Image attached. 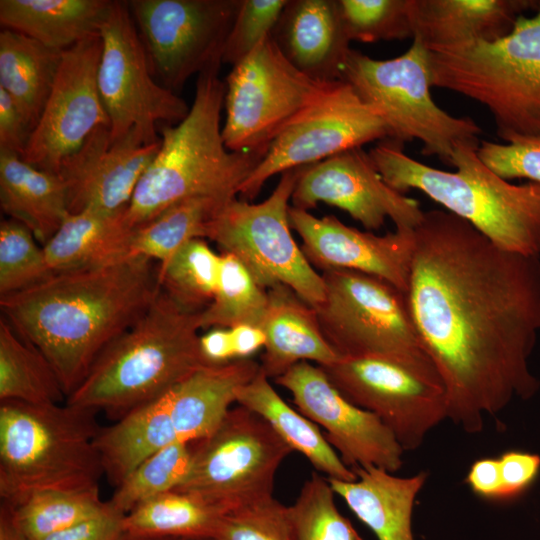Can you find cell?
Returning <instances> with one entry per match:
<instances>
[{"mask_svg": "<svg viewBox=\"0 0 540 540\" xmlns=\"http://www.w3.org/2000/svg\"><path fill=\"white\" fill-rule=\"evenodd\" d=\"M477 154L493 172L508 181L527 179L540 184V138L518 137L508 143L483 140Z\"/></svg>", "mask_w": 540, "mask_h": 540, "instance_id": "45", "label": "cell"}, {"mask_svg": "<svg viewBox=\"0 0 540 540\" xmlns=\"http://www.w3.org/2000/svg\"><path fill=\"white\" fill-rule=\"evenodd\" d=\"M271 38L303 74L322 82L341 80L351 41L338 0H287Z\"/></svg>", "mask_w": 540, "mask_h": 540, "instance_id": "22", "label": "cell"}, {"mask_svg": "<svg viewBox=\"0 0 540 540\" xmlns=\"http://www.w3.org/2000/svg\"><path fill=\"white\" fill-rule=\"evenodd\" d=\"M325 203L347 212L366 231L389 218L396 229L414 230L424 211L419 202L390 187L362 147L304 166L292 193V207L309 211Z\"/></svg>", "mask_w": 540, "mask_h": 540, "instance_id": "19", "label": "cell"}, {"mask_svg": "<svg viewBox=\"0 0 540 540\" xmlns=\"http://www.w3.org/2000/svg\"><path fill=\"white\" fill-rule=\"evenodd\" d=\"M322 369L346 399L376 415L404 451L419 448L428 433L448 418L440 377L402 360L379 355L340 357Z\"/></svg>", "mask_w": 540, "mask_h": 540, "instance_id": "14", "label": "cell"}, {"mask_svg": "<svg viewBox=\"0 0 540 540\" xmlns=\"http://www.w3.org/2000/svg\"><path fill=\"white\" fill-rule=\"evenodd\" d=\"M260 371L252 358L204 365L164 394L178 439L193 442L211 435L236 402L239 390Z\"/></svg>", "mask_w": 540, "mask_h": 540, "instance_id": "23", "label": "cell"}, {"mask_svg": "<svg viewBox=\"0 0 540 540\" xmlns=\"http://www.w3.org/2000/svg\"><path fill=\"white\" fill-rule=\"evenodd\" d=\"M222 61L202 71L187 116L179 123L160 125V148L140 179L125 211L137 227L172 205L206 197L227 202L267 151L233 152L222 137L221 111L225 82L219 78Z\"/></svg>", "mask_w": 540, "mask_h": 540, "instance_id": "3", "label": "cell"}, {"mask_svg": "<svg viewBox=\"0 0 540 540\" xmlns=\"http://www.w3.org/2000/svg\"><path fill=\"white\" fill-rule=\"evenodd\" d=\"M221 253L204 238L182 245L167 261L158 263L160 288L182 309L197 313L211 302L220 271Z\"/></svg>", "mask_w": 540, "mask_h": 540, "instance_id": "37", "label": "cell"}, {"mask_svg": "<svg viewBox=\"0 0 540 540\" xmlns=\"http://www.w3.org/2000/svg\"><path fill=\"white\" fill-rule=\"evenodd\" d=\"M428 50L433 87L486 107L504 143L540 138V1L534 15L519 16L498 40Z\"/></svg>", "mask_w": 540, "mask_h": 540, "instance_id": "7", "label": "cell"}, {"mask_svg": "<svg viewBox=\"0 0 540 540\" xmlns=\"http://www.w3.org/2000/svg\"><path fill=\"white\" fill-rule=\"evenodd\" d=\"M356 479H328L356 515L378 540H414L411 519L415 499L425 485L428 473L398 477L377 467H358Z\"/></svg>", "mask_w": 540, "mask_h": 540, "instance_id": "26", "label": "cell"}, {"mask_svg": "<svg viewBox=\"0 0 540 540\" xmlns=\"http://www.w3.org/2000/svg\"><path fill=\"white\" fill-rule=\"evenodd\" d=\"M406 297L445 387L448 418L481 432L539 381L529 358L540 333V257L505 250L447 210L414 229Z\"/></svg>", "mask_w": 540, "mask_h": 540, "instance_id": "1", "label": "cell"}, {"mask_svg": "<svg viewBox=\"0 0 540 540\" xmlns=\"http://www.w3.org/2000/svg\"><path fill=\"white\" fill-rule=\"evenodd\" d=\"M160 291L158 263L144 257L57 272L0 296L2 316L49 361L68 397L102 351Z\"/></svg>", "mask_w": 540, "mask_h": 540, "instance_id": "2", "label": "cell"}, {"mask_svg": "<svg viewBox=\"0 0 540 540\" xmlns=\"http://www.w3.org/2000/svg\"><path fill=\"white\" fill-rule=\"evenodd\" d=\"M502 480V500H511L525 493L540 473L538 454L510 450L498 458Z\"/></svg>", "mask_w": 540, "mask_h": 540, "instance_id": "46", "label": "cell"}, {"mask_svg": "<svg viewBox=\"0 0 540 540\" xmlns=\"http://www.w3.org/2000/svg\"><path fill=\"white\" fill-rule=\"evenodd\" d=\"M160 145L161 138L146 143L137 130L112 140L109 125L98 126L57 172L67 187L69 212L126 210Z\"/></svg>", "mask_w": 540, "mask_h": 540, "instance_id": "20", "label": "cell"}, {"mask_svg": "<svg viewBox=\"0 0 540 540\" xmlns=\"http://www.w3.org/2000/svg\"><path fill=\"white\" fill-rule=\"evenodd\" d=\"M122 540H216V539L207 538V537L130 535V534L125 533Z\"/></svg>", "mask_w": 540, "mask_h": 540, "instance_id": "53", "label": "cell"}, {"mask_svg": "<svg viewBox=\"0 0 540 540\" xmlns=\"http://www.w3.org/2000/svg\"><path fill=\"white\" fill-rule=\"evenodd\" d=\"M5 503L30 540H41L69 529L97 517L108 508V501L101 499L99 488L38 491L16 503Z\"/></svg>", "mask_w": 540, "mask_h": 540, "instance_id": "36", "label": "cell"}, {"mask_svg": "<svg viewBox=\"0 0 540 540\" xmlns=\"http://www.w3.org/2000/svg\"><path fill=\"white\" fill-rule=\"evenodd\" d=\"M236 402L262 417L293 451L305 456L328 479L353 481L357 478L328 443L317 424L288 405L261 368L239 390Z\"/></svg>", "mask_w": 540, "mask_h": 540, "instance_id": "31", "label": "cell"}, {"mask_svg": "<svg viewBox=\"0 0 540 540\" xmlns=\"http://www.w3.org/2000/svg\"><path fill=\"white\" fill-rule=\"evenodd\" d=\"M43 246L22 223H0V296L28 289L52 275Z\"/></svg>", "mask_w": 540, "mask_h": 540, "instance_id": "41", "label": "cell"}, {"mask_svg": "<svg viewBox=\"0 0 540 540\" xmlns=\"http://www.w3.org/2000/svg\"><path fill=\"white\" fill-rule=\"evenodd\" d=\"M292 451L262 417L238 405L211 435L193 441L188 475L173 490L227 514L273 497L276 472Z\"/></svg>", "mask_w": 540, "mask_h": 540, "instance_id": "11", "label": "cell"}, {"mask_svg": "<svg viewBox=\"0 0 540 540\" xmlns=\"http://www.w3.org/2000/svg\"><path fill=\"white\" fill-rule=\"evenodd\" d=\"M384 139H388V129L381 117L350 84L336 81L270 143L238 195L253 200L276 174Z\"/></svg>", "mask_w": 540, "mask_h": 540, "instance_id": "16", "label": "cell"}, {"mask_svg": "<svg viewBox=\"0 0 540 540\" xmlns=\"http://www.w3.org/2000/svg\"><path fill=\"white\" fill-rule=\"evenodd\" d=\"M304 166L281 174L273 192L252 204L233 198L205 226V239L235 256L264 289L283 284L312 307L323 302L325 285L291 233L289 202Z\"/></svg>", "mask_w": 540, "mask_h": 540, "instance_id": "10", "label": "cell"}, {"mask_svg": "<svg viewBox=\"0 0 540 540\" xmlns=\"http://www.w3.org/2000/svg\"><path fill=\"white\" fill-rule=\"evenodd\" d=\"M63 51L15 31L0 32V87L12 98L32 131L52 90Z\"/></svg>", "mask_w": 540, "mask_h": 540, "instance_id": "32", "label": "cell"}, {"mask_svg": "<svg viewBox=\"0 0 540 540\" xmlns=\"http://www.w3.org/2000/svg\"><path fill=\"white\" fill-rule=\"evenodd\" d=\"M267 296L260 368L268 378L281 376L301 361L325 367L340 358L326 340L315 309L294 290L278 284L267 289Z\"/></svg>", "mask_w": 540, "mask_h": 540, "instance_id": "25", "label": "cell"}, {"mask_svg": "<svg viewBox=\"0 0 540 540\" xmlns=\"http://www.w3.org/2000/svg\"><path fill=\"white\" fill-rule=\"evenodd\" d=\"M102 52L100 35L62 53L52 90L33 130L23 160L57 173L100 125H109L98 89Z\"/></svg>", "mask_w": 540, "mask_h": 540, "instance_id": "17", "label": "cell"}, {"mask_svg": "<svg viewBox=\"0 0 540 540\" xmlns=\"http://www.w3.org/2000/svg\"><path fill=\"white\" fill-rule=\"evenodd\" d=\"M230 329L235 359L251 358L264 348L266 337L260 327L240 325Z\"/></svg>", "mask_w": 540, "mask_h": 540, "instance_id": "51", "label": "cell"}, {"mask_svg": "<svg viewBox=\"0 0 540 540\" xmlns=\"http://www.w3.org/2000/svg\"><path fill=\"white\" fill-rule=\"evenodd\" d=\"M320 274L325 298L313 308L326 340L340 357L387 356L439 376L405 292L360 271L325 269Z\"/></svg>", "mask_w": 540, "mask_h": 540, "instance_id": "9", "label": "cell"}, {"mask_svg": "<svg viewBox=\"0 0 540 540\" xmlns=\"http://www.w3.org/2000/svg\"><path fill=\"white\" fill-rule=\"evenodd\" d=\"M128 7L154 77L177 93L221 54L241 0H132Z\"/></svg>", "mask_w": 540, "mask_h": 540, "instance_id": "15", "label": "cell"}, {"mask_svg": "<svg viewBox=\"0 0 540 540\" xmlns=\"http://www.w3.org/2000/svg\"><path fill=\"white\" fill-rule=\"evenodd\" d=\"M200 312L180 308L161 288L144 313L98 356L69 405L118 420L207 365Z\"/></svg>", "mask_w": 540, "mask_h": 540, "instance_id": "5", "label": "cell"}, {"mask_svg": "<svg viewBox=\"0 0 540 540\" xmlns=\"http://www.w3.org/2000/svg\"><path fill=\"white\" fill-rule=\"evenodd\" d=\"M125 211L70 213L43 245L50 270L57 273L107 266L131 258L134 227L127 222Z\"/></svg>", "mask_w": 540, "mask_h": 540, "instance_id": "28", "label": "cell"}, {"mask_svg": "<svg viewBox=\"0 0 540 540\" xmlns=\"http://www.w3.org/2000/svg\"><path fill=\"white\" fill-rule=\"evenodd\" d=\"M0 540H30L14 520L10 506L0 504Z\"/></svg>", "mask_w": 540, "mask_h": 540, "instance_id": "52", "label": "cell"}, {"mask_svg": "<svg viewBox=\"0 0 540 540\" xmlns=\"http://www.w3.org/2000/svg\"><path fill=\"white\" fill-rule=\"evenodd\" d=\"M224 515L193 495L170 490L135 506L122 523L130 535L216 538Z\"/></svg>", "mask_w": 540, "mask_h": 540, "instance_id": "34", "label": "cell"}, {"mask_svg": "<svg viewBox=\"0 0 540 540\" xmlns=\"http://www.w3.org/2000/svg\"><path fill=\"white\" fill-rule=\"evenodd\" d=\"M32 132L12 98L0 87V150L23 158Z\"/></svg>", "mask_w": 540, "mask_h": 540, "instance_id": "47", "label": "cell"}, {"mask_svg": "<svg viewBox=\"0 0 540 540\" xmlns=\"http://www.w3.org/2000/svg\"><path fill=\"white\" fill-rule=\"evenodd\" d=\"M200 351L207 364L235 360L229 328H211L200 335Z\"/></svg>", "mask_w": 540, "mask_h": 540, "instance_id": "50", "label": "cell"}, {"mask_svg": "<svg viewBox=\"0 0 540 540\" xmlns=\"http://www.w3.org/2000/svg\"><path fill=\"white\" fill-rule=\"evenodd\" d=\"M67 396L44 355L0 318V401L62 404Z\"/></svg>", "mask_w": 540, "mask_h": 540, "instance_id": "33", "label": "cell"}, {"mask_svg": "<svg viewBox=\"0 0 540 540\" xmlns=\"http://www.w3.org/2000/svg\"><path fill=\"white\" fill-rule=\"evenodd\" d=\"M268 305L262 288L233 255L221 253L217 286L210 304L200 312L201 329L260 327Z\"/></svg>", "mask_w": 540, "mask_h": 540, "instance_id": "38", "label": "cell"}, {"mask_svg": "<svg viewBox=\"0 0 540 540\" xmlns=\"http://www.w3.org/2000/svg\"><path fill=\"white\" fill-rule=\"evenodd\" d=\"M341 80L381 117L388 139L403 145L418 140L425 156L451 165L457 143L480 142L482 129L472 118L455 117L435 103L429 50L417 37L391 59H374L351 49Z\"/></svg>", "mask_w": 540, "mask_h": 540, "instance_id": "8", "label": "cell"}, {"mask_svg": "<svg viewBox=\"0 0 540 540\" xmlns=\"http://www.w3.org/2000/svg\"><path fill=\"white\" fill-rule=\"evenodd\" d=\"M289 223L301 238V250L321 271L350 269L386 280L406 293L414 247V230L385 235L361 231L336 216L318 218L290 206Z\"/></svg>", "mask_w": 540, "mask_h": 540, "instance_id": "21", "label": "cell"}, {"mask_svg": "<svg viewBox=\"0 0 540 540\" xmlns=\"http://www.w3.org/2000/svg\"><path fill=\"white\" fill-rule=\"evenodd\" d=\"M334 497L327 477L312 473L288 506L294 540H362L338 510Z\"/></svg>", "mask_w": 540, "mask_h": 540, "instance_id": "40", "label": "cell"}, {"mask_svg": "<svg viewBox=\"0 0 540 540\" xmlns=\"http://www.w3.org/2000/svg\"><path fill=\"white\" fill-rule=\"evenodd\" d=\"M109 0H1L2 29L24 34L64 51L100 35Z\"/></svg>", "mask_w": 540, "mask_h": 540, "instance_id": "29", "label": "cell"}, {"mask_svg": "<svg viewBox=\"0 0 540 540\" xmlns=\"http://www.w3.org/2000/svg\"><path fill=\"white\" fill-rule=\"evenodd\" d=\"M532 0H410L413 37L429 49L506 36Z\"/></svg>", "mask_w": 540, "mask_h": 540, "instance_id": "24", "label": "cell"}, {"mask_svg": "<svg viewBox=\"0 0 540 540\" xmlns=\"http://www.w3.org/2000/svg\"><path fill=\"white\" fill-rule=\"evenodd\" d=\"M274 380L290 392L300 413L326 430V440L352 471L401 469L404 450L393 433L376 415L346 399L322 367L301 361Z\"/></svg>", "mask_w": 540, "mask_h": 540, "instance_id": "18", "label": "cell"}, {"mask_svg": "<svg viewBox=\"0 0 540 540\" xmlns=\"http://www.w3.org/2000/svg\"><path fill=\"white\" fill-rule=\"evenodd\" d=\"M123 516L108 502V508L97 517L41 540H122Z\"/></svg>", "mask_w": 540, "mask_h": 540, "instance_id": "48", "label": "cell"}, {"mask_svg": "<svg viewBox=\"0 0 540 540\" xmlns=\"http://www.w3.org/2000/svg\"><path fill=\"white\" fill-rule=\"evenodd\" d=\"M96 411L64 404L0 401V497L16 503L45 490L99 488Z\"/></svg>", "mask_w": 540, "mask_h": 540, "instance_id": "6", "label": "cell"}, {"mask_svg": "<svg viewBox=\"0 0 540 540\" xmlns=\"http://www.w3.org/2000/svg\"><path fill=\"white\" fill-rule=\"evenodd\" d=\"M98 89L111 139L137 130L146 143L160 140L158 124H177L187 103L156 82L127 1H112L101 28Z\"/></svg>", "mask_w": 540, "mask_h": 540, "instance_id": "13", "label": "cell"}, {"mask_svg": "<svg viewBox=\"0 0 540 540\" xmlns=\"http://www.w3.org/2000/svg\"><path fill=\"white\" fill-rule=\"evenodd\" d=\"M178 439L164 394L101 428L94 445L104 476L117 487L137 466Z\"/></svg>", "mask_w": 540, "mask_h": 540, "instance_id": "30", "label": "cell"}, {"mask_svg": "<svg viewBox=\"0 0 540 540\" xmlns=\"http://www.w3.org/2000/svg\"><path fill=\"white\" fill-rule=\"evenodd\" d=\"M287 0H241L223 45L222 63L238 64L271 35Z\"/></svg>", "mask_w": 540, "mask_h": 540, "instance_id": "43", "label": "cell"}, {"mask_svg": "<svg viewBox=\"0 0 540 540\" xmlns=\"http://www.w3.org/2000/svg\"><path fill=\"white\" fill-rule=\"evenodd\" d=\"M216 540H294L288 506L271 497L223 516Z\"/></svg>", "mask_w": 540, "mask_h": 540, "instance_id": "44", "label": "cell"}, {"mask_svg": "<svg viewBox=\"0 0 540 540\" xmlns=\"http://www.w3.org/2000/svg\"><path fill=\"white\" fill-rule=\"evenodd\" d=\"M350 41L413 39L410 0H338Z\"/></svg>", "mask_w": 540, "mask_h": 540, "instance_id": "42", "label": "cell"}, {"mask_svg": "<svg viewBox=\"0 0 540 540\" xmlns=\"http://www.w3.org/2000/svg\"><path fill=\"white\" fill-rule=\"evenodd\" d=\"M480 142L455 145L444 171L404 153V145L381 140L369 150L384 181L398 192L415 189L473 225L499 247L540 257V184H513L478 156Z\"/></svg>", "mask_w": 540, "mask_h": 540, "instance_id": "4", "label": "cell"}, {"mask_svg": "<svg viewBox=\"0 0 540 540\" xmlns=\"http://www.w3.org/2000/svg\"><path fill=\"white\" fill-rule=\"evenodd\" d=\"M0 207L42 246L70 214L67 187L58 173L38 169L4 150H0Z\"/></svg>", "mask_w": 540, "mask_h": 540, "instance_id": "27", "label": "cell"}, {"mask_svg": "<svg viewBox=\"0 0 540 540\" xmlns=\"http://www.w3.org/2000/svg\"><path fill=\"white\" fill-rule=\"evenodd\" d=\"M466 482L474 494L491 500H502V480L498 458L485 457L473 462Z\"/></svg>", "mask_w": 540, "mask_h": 540, "instance_id": "49", "label": "cell"}, {"mask_svg": "<svg viewBox=\"0 0 540 540\" xmlns=\"http://www.w3.org/2000/svg\"><path fill=\"white\" fill-rule=\"evenodd\" d=\"M193 454V442L176 441L137 466L108 500L111 507L125 515L141 502L178 487L187 477Z\"/></svg>", "mask_w": 540, "mask_h": 540, "instance_id": "39", "label": "cell"}, {"mask_svg": "<svg viewBox=\"0 0 540 540\" xmlns=\"http://www.w3.org/2000/svg\"><path fill=\"white\" fill-rule=\"evenodd\" d=\"M224 203L197 197L172 205L134 227L130 256L144 257L157 263L167 261L189 240L204 238L206 223Z\"/></svg>", "mask_w": 540, "mask_h": 540, "instance_id": "35", "label": "cell"}, {"mask_svg": "<svg viewBox=\"0 0 540 540\" xmlns=\"http://www.w3.org/2000/svg\"><path fill=\"white\" fill-rule=\"evenodd\" d=\"M334 82L300 72L268 36L226 77L222 126L226 147L233 152L267 151L277 135Z\"/></svg>", "mask_w": 540, "mask_h": 540, "instance_id": "12", "label": "cell"}]
</instances>
